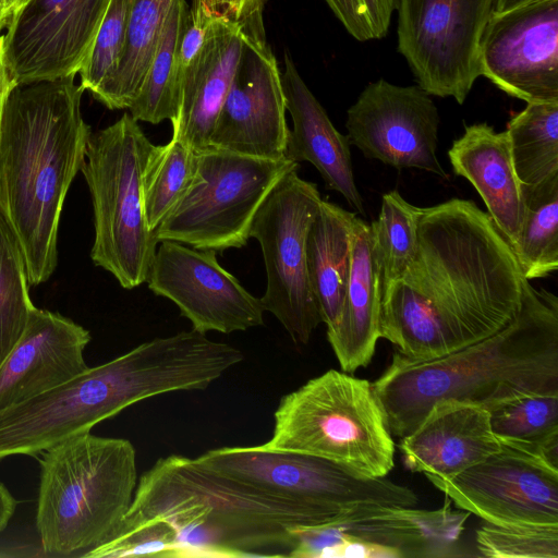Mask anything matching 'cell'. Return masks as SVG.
I'll list each match as a JSON object with an SVG mask.
<instances>
[{"mask_svg": "<svg viewBox=\"0 0 558 558\" xmlns=\"http://www.w3.org/2000/svg\"><path fill=\"white\" fill-rule=\"evenodd\" d=\"M525 213L512 247L526 280L558 269V175L533 187H522Z\"/></svg>", "mask_w": 558, "mask_h": 558, "instance_id": "29", "label": "cell"}, {"mask_svg": "<svg viewBox=\"0 0 558 558\" xmlns=\"http://www.w3.org/2000/svg\"><path fill=\"white\" fill-rule=\"evenodd\" d=\"M196 151L171 138L153 145L142 172V202L149 230L155 231L180 199L196 171Z\"/></svg>", "mask_w": 558, "mask_h": 558, "instance_id": "31", "label": "cell"}, {"mask_svg": "<svg viewBox=\"0 0 558 558\" xmlns=\"http://www.w3.org/2000/svg\"><path fill=\"white\" fill-rule=\"evenodd\" d=\"M281 73L267 41L245 37L209 147L269 160L284 159L290 133Z\"/></svg>", "mask_w": 558, "mask_h": 558, "instance_id": "18", "label": "cell"}, {"mask_svg": "<svg viewBox=\"0 0 558 558\" xmlns=\"http://www.w3.org/2000/svg\"><path fill=\"white\" fill-rule=\"evenodd\" d=\"M439 121L430 95L420 86L380 78L366 85L348 109L347 137L368 159L447 178L437 157Z\"/></svg>", "mask_w": 558, "mask_h": 558, "instance_id": "15", "label": "cell"}, {"mask_svg": "<svg viewBox=\"0 0 558 558\" xmlns=\"http://www.w3.org/2000/svg\"><path fill=\"white\" fill-rule=\"evenodd\" d=\"M20 245L0 214V362L24 331L35 307Z\"/></svg>", "mask_w": 558, "mask_h": 558, "instance_id": "33", "label": "cell"}, {"mask_svg": "<svg viewBox=\"0 0 558 558\" xmlns=\"http://www.w3.org/2000/svg\"><path fill=\"white\" fill-rule=\"evenodd\" d=\"M448 157L453 172L475 187L487 214L513 247L525 205L507 131L496 132L487 123L465 125L464 133L453 141Z\"/></svg>", "mask_w": 558, "mask_h": 558, "instance_id": "23", "label": "cell"}, {"mask_svg": "<svg viewBox=\"0 0 558 558\" xmlns=\"http://www.w3.org/2000/svg\"><path fill=\"white\" fill-rule=\"evenodd\" d=\"M493 0H398V51L417 86L462 105L481 75L480 38Z\"/></svg>", "mask_w": 558, "mask_h": 558, "instance_id": "11", "label": "cell"}, {"mask_svg": "<svg viewBox=\"0 0 558 558\" xmlns=\"http://www.w3.org/2000/svg\"><path fill=\"white\" fill-rule=\"evenodd\" d=\"M13 17V12L10 5L5 0H0V35H2L8 28L11 20Z\"/></svg>", "mask_w": 558, "mask_h": 558, "instance_id": "42", "label": "cell"}, {"mask_svg": "<svg viewBox=\"0 0 558 558\" xmlns=\"http://www.w3.org/2000/svg\"><path fill=\"white\" fill-rule=\"evenodd\" d=\"M174 0H134L119 66L96 100L129 109L138 94Z\"/></svg>", "mask_w": 558, "mask_h": 558, "instance_id": "26", "label": "cell"}, {"mask_svg": "<svg viewBox=\"0 0 558 558\" xmlns=\"http://www.w3.org/2000/svg\"><path fill=\"white\" fill-rule=\"evenodd\" d=\"M421 211V207L407 202L397 190L381 197L378 218L369 225L379 267L381 295L414 256Z\"/></svg>", "mask_w": 558, "mask_h": 558, "instance_id": "32", "label": "cell"}, {"mask_svg": "<svg viewBox=\"0 0 558 558\" xmlns=\"http://www.w3.org/2000/svg\"><path fill=\"white\" fill-rule=\"evenodd\" d=\"M87 558L171 557L177 558V532L167 521H153L126 533L116 534L86 551Z\"/></svg>", "mask_w": 558, "mask_h": 558, "instance_id": "36", "label": "cell"}, {"mask_svg": "<svg viewBox=\"0 0 558 558\" xmlns=\"http://www.w3.org/2000/svg\"><path fill=\"white\" fill-rule=\"evenodd\" d=\"M15 81L11 76V72L7 62L4 49V35L0 36V128L2 120V112L8 94L15 85Z\"/></svg>", "mask_w": 558, "mask_h": 558, "instance_id": "39", "label": "cell"}, {"mask_svg": "<svg viewBox=\"0 0 558 558\" xmlns=\"http://www.w3.org/2000/svg\"><path fill=\"white\" fill-rule=\"evenodd\" d=\"M405 466L426 477L448 478L480 463L501 448L489 412L480 405L441 400L398 445Z\"/></svg>", "mask_w": 558, "mask_h": 558, "instance_id": "20", "label": "cell"}, {"mask_svg": "<svg viewBox=\"0 0 558 558\" xmlns=\"http://www.w3.org/2000/svg\"><path fill=\"white\" fill-rule=\"evenodd\" d=\"M263 447L322 457L361 475L385 477L395 442L372 383L329 369L284 395Z\"/></svg>", "mask_w": 558, "mask_h": 558, "instance_id": "6", "label": "cell"}, {"mask_svg": "<svg viewBox=\"0 0 558 558\" xmlns=\"http://www.w3.org/2000/svg\"><path fill=\"white\" fill-rule=\"evenodd\" d=\"M90 333L48 310H32L23 333L0 362V411L37 397L84 372Z\"/></svg>", "mask_w": 558, "mask_h": 558, "instance_id": "19", "label": "cell"}, {"mask_svg": "<svg viewBox=\"0 0 558 558\" xmlns=\"http://www.w3.org/2000/svg\"><path fill=\"white\" fill-rule=\"evenodd\" d=\"M481 556L489 558H558V524L496 525L476 531Z\"/></svg>", "mask_w": 558, "mask_h": 558, "instance_id": "35", "label": "cell"}, {"mask_svg": "<svg viewBox=\"0 0 558 558\" xmlns=\"http://www.w3.org/2000/svg\"><path fill=\"white\" fill-rule=\"evenodd\" d=\"M138 122L125 112L92 132L81 172L94 214L93 263L128 290L147 281L157 240L145 220L142 172L153 147Z\"/></svg>", "mask_w": 558, "mask_h": 558, "instance_id": "7", "label": "cell"}, {"mask_svg": "<svg viewBox=\"0 0 558 558\" xmlns=\"http://www.w3.org/2000/svg\"><path fill=\"white\" fill-rule=\"evenodd\" d=\"M199 462L226 476L307 505L333 518L363 505L415 507L411 488L361 475L331 460L257 446L206 451Z\"/></svg>", "mask_w": 558, "mask_h": 558, "instance_id": "9", "label": "cell"}, {"mask_svg": "<svg viewBox=\"0 0 558 558\" xmlns=\"http://www.w3.org/2000/svg\"><path fill=\"white\" fill-rule=\"evenodd\" d=\"M381 283L371 226L355 216L349 280L327 339L342 372L366 367L380 338Z\"/></svg>", "mask_w": 558, "mask_h": 558, "instance_id": "24", "label": "cell"}, {"mask_svg": "<svg viewBox=\"0 0 558 558\" xmlns=\"http://www.w3.org/2000/svg\"><path fill=\"white\" fill-rule=\"evenodd\" d=\"M524 279L511 245L473 201L423 207L414 256L381 295L380 338L412 362L448 355L511 323Z\"/></svg>", "mask_w": 558, "mask_h": 558, "instance_id": "1", "label": "cell"}, {"mask_svg": "<svg viewBox=\"0 0 558 558\" xmlns=\"http://www.w3.org/2000/svg\"><path fill=\"white\" fill-rule=\"evenodd\" d=\"M185 0H174L155 54L137 96L128 109L138 122L172 120L178 105L177 53L181 27L189 11Z\"/></svg>", "mask_w": 558, "mask_h": 558, "instance_id": "30", "label": "cell"}, {"mask_svg": "<svg viewBox=\"0 0 558 558\" xmlns=\"http://www.w3.org/2000/svg\"><path fill=\"white\" fill-rule=\"evenodd\" d=\"M457 508L496 525L558 524V468L501 445L448 478L427 477Z\"/></svg>", "mask_w": 558, "mask_h": 558, "instance_id": "12", "label": "cell"}, {"mask_svg": "<svg viewBox=\"0 0 558 558\" xmlns=\"http://www.w3.org/2000/svg\"><path fill=\"white\" fill-rule=\"evenodd\" d=\"M10 5L13 16L20 12L31 0H5Z\"/></svg>", "mask_w": 558, "mask_h": 558, "instance_id": "43", "label": "cell"}, {"mask_svg": "<svg viewBox=\"0 0 558 558\" xmlns=\"http://www.w3.org/2000/svg\"><path fill=\"white\" fill-rule=\"evenodd\" d=\"M281 84L286 109L293 121L284 158L312 163L327 189L340 193L353 209L364 215L363 199L354 181L349 140L333 126L288 52Z\"/></svg>", "mask_w": 558, "mask_h": 558, "instance_id": "22", "label": "cell"}, {"mask_svg": "<svg viewBox=\"0 0 558 558\" xmlns=\"http://www.w3.org/2000/svg\"><path fill=\"white\" fill-rule=\"evenodd\" d=\"M75 77L15 84L0 128V214L22 251L29 286L58 264V231L70 186L81 171L90 126Z\"/></svg>", "mask_w": 558, "mask_h": 558, "instance_id": "2", "label": "cell"}, {"mask_svg": "<svg viewBox=\"0 0 558 558\" xmlns=\"http://www.w3.org/2000/svg\"><path fill=\"white\" fill-rule=\"evenodd\" d=\"M470 512L453 509L447 497L438 509L363 505L328 524L301 529L294 558H323L343 542L385 548L395 558L453 556Z\"/></svg>", "mask_w": 558, "mask_h": 558, "instance_id": "16", "label": "cell"}, {"mask_svg": "<svg viewBox=\"0 0 558 558\" xmlns=\"http://www.w3.org/2000/svg\"><path fill=\"white\" fill-rule=\"evenodd\" d=\"M506 131L522 187L558 175V101L527 104L510 119Z\"/></svg>", "mask_w": 558, "mask_h": 558, "instance_id": "28", "label": "cell"}, {"mask_svg": "<svg viewBox=\"0 0 558 558\" xmlns=\"http://www.w3.org/2000/svg\"><path fill=\"white\" fill-rule=\"evenodd\" d=\"M355 214L322 199L306 236V268L328 328L338 320L349 280Z\"/></svg>", "mask_w": 558, "mask_h": 558, "instance_id": "25", "label": "cell"}, {"mask_svg": "<svg viewBox=\"0 0 558 558\" xmlns=\"http://www.w3.org/2000/svg\"><path fill=\"white\" fill-rule=\"evenodd\" d=\"M287 172L258 208L250 230L262 247L267 287L260 302L292 341L307 344L322 323L306 268V236L317 213V185Z\"/></svg>", "mask_w": 558, "mask_h": 558, "instance_id": "10", "label": "cell"}, {"mask_svg": "<svg viewBox=\"0 0 558 558\" xmlns=\"http://www.w3.org/2000/svg\"><path fill=\"white\" fill-rule=\"evenodd\" d=\"M133 3L134 0H110L89 60L78 74L81 86L95 99L119 66Z\"/></svg>", "mask_w": 558, "mask_h": 558, "instance_id": "34", "label": "cell"}, {"mask_svg": "<svg viewBox=\"0 0 558 558\" xmlns=\"http://www.w3.org/2000/svg\"><path fill=\"white\" fill-rule=\"evenodd\" d=\"M372 386L399 438L441 400L488 411L521 396L558 392V299L524 279L521 308L506 327L434 360L412 362L396 352Z\"/></svg>", "mask_w": 558, "mask_h": 558, "instance_id": "3", "label": "cell"}, {"mask_svg": "<svg viewBox=\"0 0 558 558\" xmlns=\"http://www.w3.org/2000/svg\"><path fill=\"white\" fill-rule=\"evenodd\" d=\"M195 174L154 231L201 251L223 252L247 244L253 219L280 179L298 162L269 160L213 147L196 151Z\"/></svg>", "mask_w": 558, "mask_h": 558, "instance_id": "8", "label": "cell"}, {"mask_svg": "<svg viewBox=\"0 0 558 558\" xmlns=\"http://www.w3.org/2000/svg\"><path fill=\"white\" fill-rule=\"evenodd\" d=\"M537 0H493L492 12L500 13L509 11Z\"/></svg>", "mask_w": 558, "mask_h": 558, "instance_id": "41", "label": "cell"}, {"mask_svg": "<svg viewBox=\"0 0 558 558\" xmlns=\"http://www.w3.org/2000/svg\"><path fill=\"white\" fill-rule=\"evenodd\" d=\"M146 283L172 301L192 329L231 333L264 325V306L217 260L216 252L161 241Z\"/></svg>", "mask_w": 558, "mask_h": 558, "instance_id": "17", "label": "cell"}, {"mask_svg": "<svg viewBox=\"0 0 558 558\" xmlns=\"http://www.w3.org/2000/svg\"><path fill=\"white\" fill-rule=\"evenodd\" d=\"M268 0H192L190 9L241 28L254 41H267L264 10Z\"/></svg>", "mask_w": 558, "mask_h": 558, "instance_id": "38", "label": "cell"}, {"mask_svg": "<svg viewBox=\"0 0 558 558\" xmlns=\"http://www.w3.org/2000/svg\"><path fill=\"white\" fill-rule=\"evenodd\" d=\"M480 74L511 97L558 101V0L492 12L480 38Z\"/></svg>", "mask_w": 558, "mask_h": 558, "instance_id": "14", "label": "cell"}, {"mask_svg": "<svg viewBox=\"0 0 558 558\" xmlns=\"http://www.w3.org/2000/svg\"><path fill=\"white\" fill-rule=\"evenodd\" d=\"M347 32L359 41L388 33L398 0H324Z\"/></svg>", "mask_w": 558, "mask_h": 558, "instance_id": "37", "label": "cell"}, {"mask_svg": "<svg viewBox=\"0 0 558 558\" xmlns=\"http://www.w3.org/2000/svg\"><path fill=\"white\" fill-rule=\"evenodd\" d=\"M39 464L36 529L46 554H85L117 532L137 485L130 440L83 433L43 451Z\"/></svg>", "mask_w": 558, "mask_h": 558, "instance_id": "5", "label": "cell"}, {"mask_svg": "<svg viewBox=\"0 0 558 558\" xmlns=\"http://www.w3.org/2000/svg\"><path fill=\"white\" fill-rule=\"evenodd\" d=\"M17 501L5 485L0 482V533L7 527L12 518Z\"/></svg>", "mask_w": 558, "mask_h": 558, "instance_id": "40", "label": "cell"}, {"mask_svg": "<svg viewBox=\"0 0 558 558\" xmlns=\"http://www.w3.org/2000/svg\"><path fill=\"white\" fill-rule=\"evenodd\" d=\"M1 36V35H0Z\"/></svg>", "mask_w": 558, "mask_h": 558, "instance_id": "44", "label": "cell"}, {"mask_svg": "<svg viewBox=\"0 0 558 558\" xmlns=\"http://www.w3.org/2000/svg\"><path fill=\"white\" fill-rule=\"evenodd\" d=\"M241 28L215 20L196 57L181 77L172 138L195 151L209 147L244 46Z\"/></svg>", "mask_w": 558, "mask_h": 558, "instance_id": "21", "label": "cell"}, {"mask_svg": "<svg viewBox=\"0 0 558 558\" xmlns=\"http://www.w3.org/2000/svg\"><path fill=\"white\" fill-rule=\"evenodd\" d=\"M488 412L501 445L558 468V392L521 396Z\"/></svg>", "mask_w": 558, "mask_h": 558, "instance_id": "27", "label": "cell"}, {"mask_svg": "<svg viewBox=\"0 0 558 558\" xmlns=\"http://www.w3.org/2000/svg\"><path fill=\"white\" fill-rule=\"evenodd\" d=\"M335 519L218 473L197 458L171 454L142 474L113 535L167 521L177 532L180 558L291 557L299 530Z\"/></svg>", "mask_w": 558, "mask_h": 558, "instance_id": "4", "label": "cell"}, {"mask_svg": "<svg viewBox=\"0 0 558 558\" xmlns=\"http://www.w3.org/2000/svg\"><path fill=\"white\" fill-rule=\"evenodd\" d=\"M110 0H31L11 20L4 49L16 84L76 77Z\"/></svg>", "mask_w": 558, "mask_h": 558, "instance_id": "13", "label": "cell"}]
</instances>
